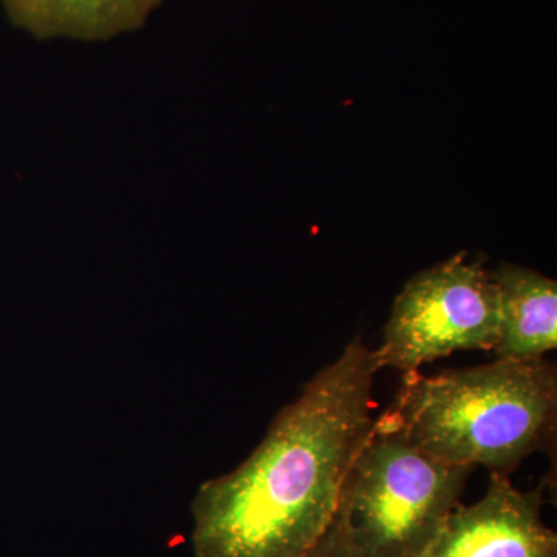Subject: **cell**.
Here are the masks:
<instances>
[{
	"label": "cell",
	"mask_w": 557,
	"mask_h": 557,
	"mask_svg": "<svg viewBox=\"0 0 557 557\" xmlns=\"http://www.w3.org/2000/svg\"><path fill=\"white\" fill-rule=\"evenodd\" d=\"M164 0H0L14 27L39 40L108 42L141 30Z\"/></svg>",
	"instance_id": "cell-6"
},
{
	"label": "cell",
	"mask_w": 557,
	"mask_h": 557,
	"mask_svg": "<svg viewBox=\"0 0 557 557\" xmlns=\"http://www.w3.org/2000/svg\"><path fill=\"white\" fill-rule=\"evenodd\" d=\"M493 277L498 293L496 359L536 361L556 350L555 278L512 263H502Z\"/></svg>",
	"instance_id": "cell-7"
},
{
	"label": "cell",
	"mask_w": 557,
	"mask_h": 557,
	"mask_svg": "<svg viewBox=\"0 0 557 557\" xmlns=\"http://www.w3.org/2000/svg\"><path fill=\"white\" fill-rule=\"evenodd\" d=\"M379 350L361 336L306 384L269 434L193 500L194 557H304L324 536L373 420Z\"/></svg>",
	"instance_id": "cell-1"
},
{
	"label": "cell",
	"mask_w": 557,
	"mask_h": 557,
	"mask_svg": "<svg viewBox=\"0 0 557 557\" xmlns=\"http://www.w3.org/2000/svg\"><path fill=\"white\" fill-rule=\"evenodd\" d=\"M498 293L483 260L465 251L416 274L398 298L379 348L381 368L401 372L461 350H493Z\"/></svg>",
	"instance_id": "cell-4"
},
{
	"label": "cell",
	"mask_w": 557,
	"mask_h": 557,
	"mask_svg": "<svg viewBox=\"0 0 557 557\" xmlns=\"http://www.w3.org/2000/svg\"><path fill=\"white\" fill-rule=\"evenodd\" d=\"M544 485L522 491L491 472L478 504H460L416 557H557V534L542 520Z\"/></svg>",
	"instance_id": "cell-5"
},
{
	"label": "cell",
	"mask_w": 557,
	"mask_h": 557,
	"mask_svg": "<svg viewBox=\"0 0 557 557\" xmlns=\"http://www.w3.org/2000/svg\"><path fill=\"white\" fill-rule=\"evenodd\" d=\"M304 557H351V555L344 548V545L341 544L339 539L333 533L332 528L329 527L324 536L319 539L318 544Z\"/></svg>",
	"instance_id": "cell-8"
},
{
	"label": "cell",
	"mask_w": 557,
	"mask_h": 557,
	"mask_svg": "<svg viewBox=\"0 0 557 557\" xmlns=\"http://www.w3.org/2000/svg\"><path fill=\"white\" fill-rule=\"evenodd\" d=\"M381 417L438 460L511 475L555 443L556 366L496 359L434 376L405 373Z\"/></svg>",
	"instance_id": "cell-2"
},
{
	"label": "cell",
	"mask_w": 557,
	"mask_h": 557,
	"mask_svg": "<svg viewBox=\"0 0 557 557\" xmlns=\"http://www.w3.org/2000/svg\"><path fill=\"white\" fill-rule=\"evenodd\" d=\"M472 469L446 463L380 417L330 523L351 557H416L438 533Z\"/></svg>",
	"instance_id": "cell-3"
}]
</instances>
